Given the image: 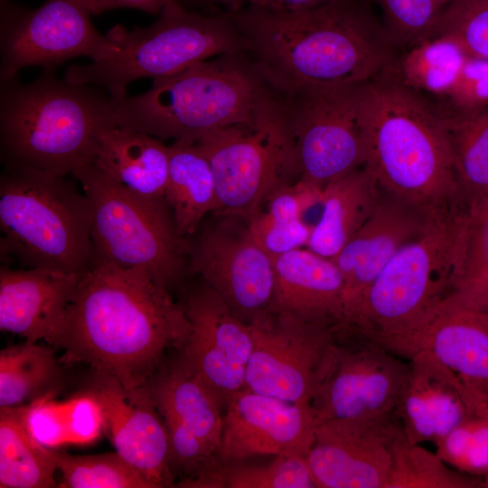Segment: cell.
Segmentation results:
<instances>
[{
	"label": "cell",
	"mask_w": 488,
	"mask_h": 488,
	"mask_svg": "<svg viewBox=\"0 0 488 488\" xmlns=\"http://www.w3.org/2000/svg\"><path fill=\"white\" fill-rule=\"evenodd\" d=\"M467 56L449 37L437 35L406 48L387 71L424 99L437 101L455 82Z\"/></svg>",
	"instance_id": "obj_30"
},
{
	"label": "cell",
	"mask_w": 488,
	"mask_h": 488,
	"mask_svg": "<svg viewBox=\"0 0 488 488\" xmlns=\"http://www.w3.org/2000/svg\"><path fill=\"white\" fill-rule=\"evenodd\" d=\"M482 481L447 466L436 454L409 441L402 428L392 443L387 488H475Z\"/></svg>",
	"instance_id": "obj_35"
},
{
	"label": "cell",
	"mask_w": 488,
	"mask_h": 488,
	"mask_svg": "<svg viewBox=\"0 0 488 488\" xmlns=\"http://www.w3.org/2000/svg\"><path fill=\"white\" fill-rule=\"evenodd\" d=\"M194 1L224 5L229 6L230 8V11L238 10L243 7V5H257V6L266 7L269 9H274V5H273L272 0H194Z\"/></svg>",
	"instance_id": "obj_46"
},
{
	"label": "cell",
	"mask_w": 488,
	"mask_h": 488,
	"mask_svg": "<svg viewBox=\"0 0 488 488\" xmlns=\"http://www.w3.org/2000/svg\"><path fill=\"white\" fill-rule=\"evenodd\" d=\"M192 332L183 306L145 271L94 258L82 274L53 347L127 389L146 386L167 351Z\"/></svg>",
	"instance_id": "obj_1"
},
{
	"label": "cell",
	"mask_w": 488,
	"mask_h": 488,
	"mask_svg": "<svg viewBox=\"0 0 488 488\" xmlns=\"http://www.w3.org/2000/svg\"><path fill=\"white\" fill-rule=\"evenodd\" d=\"M371 4L332 0L296 11L247 5L230 12L252 61L285 94L368 82L392 65L398 48Z\"/></svg>",
	"instance_id": "obj_2"
},
{
	"label": "cell",
	"mask_w": 488,
	"mask_h": 488,
	"mask_svg": "<svg viewBox=\"0 0 488 488\" xmlns=\"http://www.w3.org/2000/svg\"><path fill=\"white\" fill-rule=\"evenodd\" d=\"M107 34L116 52L99 61L71 65L64 80L98 84L114 99L125 98L127 87L137 79L169 77L213 56L248 49L231 12L202 14L185 9L179 0L165 5L146 28L129 31L116 25Z\"/></svg>",
	"instance_id": "obj_8"
},
{
	"label": "cell",
	"mask_w": 488,
	"mask_h": 488,
	"mask_svg": "<svg viewBox=\"0 0 488 488\" xmlns=\"http://www.w3.org/2000/svg\"><path fill=\"white\" fill-rule=\"evenodd\" d=\"M61 488H153L140 472L116 450L75 455L52 449Z\"/></svg>",
	"instance_id": "obj_36"
},
{
	"label": "cell",
	"mask_w": 488,
	"mask_h": 488,
	"mask_svg": "<svg viewBox=\"0 0 488 488\" xmlns=\"http://www.w3.org/2000/svg\"><path fill=\"white\" fill-rule=\"evenodd\" d=\"M445 301L488 314V195L467 204L458 275Z\"/></svg>",
	"instance_id": "obj_33"
},
{
	"label": "cell",
	"mask_w": 488,
	"mask_h": 488,
	"mask_svg": "<svg viewBox=\"0 0 488 488\" xmlns=\"http://www.w3.org/2000/svg\"><path fill=\"white\" fill-rule=\"evenodd\" d=\"M409 371L408 360L361 331L341 325L311 401L317 423L394 415Z\"/></svg>",
	"instance_id": "obj_12"
},
{
	"label": "cell",
	"mask_w": 488,
	"mask_h": 488,
	"mask_svg": "<svg viewBox=\"0 0 488 488\" xmlns=\"http://www.w3.org/2000/svg\"><path fill=\"white\" fill-rule=\"evenodd\" d=\"M482 479V487L488 488V474H486Z\"/></svg>",
	"instance_id": "obj_47"
},
{
	"label": "cell",
	"mask_w": 488,
	"mask_h": 488,
	"mask_svg": "<svg viewBox=\"0 0 488 488\" xmlns=\"http://www.w3.org/2000/svg\"><path fill=\"white\" fill-rule=\"evenodd\" d=\"M274 267L270 311L344 324V280L332 258L299 248L275 258Z\"/></svg>",
	"instance_id": "obj_25"
},
{
	"label": "cell",
	"mask_w": 488,
	"mask_h": 488,
	"mask_svg": "<svg viewBox=\"0 0 488 488\" xmlns=\"http://www.w3.org/2000/svg\"><path fill=\"white\" fill-rule=\"evenodd\" d=\"M368 82L281 93L300 179L324 188L364 165L362 111Z\"/></svg>",
	"instance_id": "obj_11"
},
{
	"label": "cell",
	"mask_w": 488,
	"mask_h": 488,
	"mask_svg": "<svg viewBox=\"0 0 488 488\" xmlns=\"http://www.w3.org/2000/svg\"><path fill=\"white\" fill-rule=\"evenodd\" d=\"M381 14L383 27L397 48L430 37L454 0H370Z\"/></svg>",
	"instance_id": "obj_37"
},
{
	"label": "cell",
	"mask_w": 488,
	"mask_h": 488,
	"mask_svg": "<svg viewBox=\"0 0 488 488\" xmlns=\"http://www.w3.org/2000/svg\"><path fill=\"white\" fill-rule=\"evenodd\" d=\"M190 266L244 323L250 324L270 311L274 259L248 226L220 224L204 230L191 250Z\"/></svg>",
	"instance_id": "obj_16"
},
{
	"label": "cell",
	"mask_w": 488,
	"mask_h": 488,
	"mask_svg": "<svg viewBox=\"0 0 488 488\" xmlns=\"http://www.w3.org/2000/svg\"><path fill=\"white\" fill-rule=\"evenodd\" d=\"M193 142L211 167L220 213L249 221L273 192L300 179L281 93L250 119Z\"/></svg>",
	"instance_id": "obj_9"
},
{
	"label": "cell",
	"mask_w": 488,
	"mask_h": 488,
	"mask_svg": "<svg viewBox=\"0 0 488 488\" xmlns=\"http://www.w3.org/2000/svg\"><path fill=\"white\" fill-rule=\"evenodd\" d=\"M90 393L104 416V432L115 450L151 483L173 486L165 426L148 386L127 389L114 378L96 373Z\"/></svg>",
	"instance_id": "obj_21"
},
{
	"label": "cell",
	"mask_w": 488,
	"mask_h": 488,
	"mask_svg": "<svg viewBox=\"0 0 488 488\" xmlns=\"http://www.w3.org/2000/svg\"><path fill=\"white\" fill-rule=\"evenodd\" d=\"M90 14H99L103 12L128 7L142 10L150 14L160 13L163 7L170 2L176 0H77ZM180 1V0H179Z\"/></svg>",
	"instance_id": "obj_44"
},
{
	"label": "cell",
	"mask_w": 488,
	"mask_h": 488,
	"mask_svg": "<svg viewBox=\"0 0 488 488\" xmlns=\"http://www.w3.org/2000/svg\"><path fill=\"white\" fill-rule=\"evenodd\" d=\"M72 174L89 201L94 258L142 269L165 288L175 283L189 249L165 199L135 194L89 162L79 165Z\"/></svg>",
	"instance_id": "obj_10"
},
{
	"label": "cell",
	"mask_w": 488,
	"mask_h": 488,
	"mask_svg": "<svg viewBox=\"0 0 488 488\" xmlns=\"http://www.w3.org/2000/svg\"><path fill=\"white\" fill-rule=\"evenodd\" d=\"M444 35L471 57L488 61V0H454L430 37Z\"/></svg>",
	"instance_id": "obj_39"
},
{
	"label": "cell",
	"mask_w": 488,
	"mask_h": 488,
	"mask_svg": "<svg viewBox=\"0 0 488 488\" xmlns=\"http://www.w3.org/2000/svg\"><path fill=\"white\" fill-rule=\"evenodd\" d=\"M164 199L183 238L194 233L208 212L217 211L218 196L212 170L194 142L175 140L169 146Z\"/></svg>",
	"instance_id": "obj_28"
},
{
	"label": "cell",
	"mask_w": 488,
	"mask_h": 488,
	"mask_svg": "<svg viewBox=\"0 0 488 488\" xmlns=\"http://www.w3.org/2000/svg\"><path fill=\"white\" fill-rule=\"evenodd\" d=\"M440 210L425 209L382 190L371 215L332 258L344 280V324L392 257Z\"/></svg>",
	"instance_id": "obj_22"
},
{
	"label": "cell",
	"mask_w": 488,
	"mask_h": 488,
	"mask_svg": "<svg viewBox=\"0 0 488 488\" xmlns=\"http://www.w3.org/2000/svg\"><path fill=\"white\" fill-rule=\"evenodd\" d=\"M382 189L362 166L326 184L323 209L307 249L333 258L369 219Z\"/></svg>",
	"instance_id": "obj_27"
},
{
	"label": "cell",
	"mask_w": 488,
	"mask_h": 488,
	"mask_svg": "<svg viewBox=\"0 0 488 488\" xmlns=\"http://www.w3.org/2000/svg\"><path fill=\"white\" fill-rule=\"evenodd\" d=\"M51 347L25 341L1 350L0 408L23 406L55 392L61 373Z\"/></svg>",
	"instance_id": "obj_31"
},
{
	"label": "cell",
	"mask_w": 488,
	"mask_h": 488,
	"mask_svg": "<svg viewBox=\"0 0 488 488\" xmlns=\"http://www.w3.org/2000/svg\"><path fill=\"white\" fill-rule=\"evenodd\" d=\"M249 230L258 243L275 258L306 246L312 230L301 221H280L260 211L249 221Z\"/></svg>",
	"instance_id": "obj_42"
},
{
	"label": "cell",
	"mask_w": 488,
	"mask_h": 488,
	"mask_svg": "<svg viewBox=\"0 0 488 488\" xmlns=\"http://www.w3.org/2000/svg\"><path fill=\"white\" fill-rule=\"evenodd\" d=\"M65 177L11 166L2 175V254L26 268L83 273L90 267L89 201Z\"/></svg>",
	"instance_id": "obj_7"
},
{
	"label": "cell",
	"mask_w": 488,
	"mask_h": 488,
	"mask_svg": "<svg viewBox=\"0 0 488 488\" xmlns=\"http://www.w3.org/2000/svg\"><path fill=\"white\" fill-rule=\"evenodd\" d=\"M68 444L96 441L104 432L101 406L89 391L63 401Z\"/></svg>",
	"instance_id": "obj_43"
},
{
	"label": "cell",
	"mask_w": 488,
	"mask_h": 488,
	"mask_svg": "<svg viewBox=\"0 0 488 488\" xmlns=\"http://www.w3.org/2000/svg\"><path fill=\"white\" fill-rule=\"evenodd\" d=\"M396 415L317 423L306 461L319 488H387Z\"/></svg>",
	"instance_id": "obj_18"
},
{
	"label": "cell",
	"mask_w": 488,
	"mask_h": 488,
	"mask_svg": "<svg viewBox=\"0 0 488 488\" xmlns=\"http://www.w3.org/2000/svg\"><path fill=\"white\" fill-rule=\"evenodd\" d=\"M442 118L462 198L488 195V108Z\"/></svg>",
	"instance_id": "obj_32"
},
{
	"label": "cell",
	"mask_w": 488,
	"mask_h": 488,
	"mask_svg": "<svg viewBox=\"0 0 488 488\" xmlns=\"http://www.w3.org/2000/svg\"><path fill=\"white\" fill-rule=\"evenodd\" d=\"M253 348L246 389L311 405L326 356L343 324L268 311L250 324Z\"/></svg>",
	"instance_id": "obj_13"
},
{
	"label": "cell",
	"mask_w": 488,
	"mask_h": 488,
	"mask_svg": "<svg viewBox=\"0 0 488 488\" xmlns=\"http://www.w3.org/2000/svg\"><path fill=\"white\" fill-rule=\"evenodd\" d=\"M363 167L389 193L427 210L465 202L453 170L442 116L388 71L363 99Z\"/></svg>",
	"instance_id": "obj_3"
},
{
	"label": "cell",
	"mask_w": 488,
	"mask_h": 488,
	"mask_svg": "<svg viewBox=\"0 0 488 488\" xmlns=\"http://www.w3.org/2000/svg\"><path fill=\"white\" fill-rule=\"evenodd\" d=\"M467 203L438 211L364 291L345 325L380 341L414 325L451 294L461 261Z\"/></svg>",
	"instance_id": "obj_6"
},
{
	"label": "cell",
	"mask_w": 488,
	"mask_h": 488,
	"mask_svg": "<svg viewBox=\"0 0 488 488\" xmlns=\"http://www.w3.org/2000/svg\"><path fill=\"white\" fill-rule=\"evenodd\" d=\"M52 449L28 432L19 407L0 408V487H58Z\"/></svg>",
	"instance_id": "obj_29"
},
{
	"label": "cell",
	"mask_w": 488,
	"mask_h": 488,
	"mask_svg": "<svg viewBox=\"0 0 488 488\" xmlns=\"http://www.w3.org/2000/svg\"><path fill=\"white\" fill-rule=\"evenodd\" d=\"M435 445L436 454L449 466L483 478L488 474V407L464 420Z\"/></svg>",
	"instance_id": "obj_38"
},
{
	"label": "cell",
	"mask_w": 488,
	"mask_h": 488,
	"mask_svg": "<svg viewBox=\"0 0 488 488\" xmlns=\"http://www.w3.org/2000/svg\"><path fill=\"white\" fill-rule=\"evenodd\" d=\"M332 0H272L274 10L296 11L315 7Z\"/></svg>",
	"instance_id": "obj_45"
},
{
	"label": "cell",
	"mask_w": 488,
	"mask_h": 488,
	"mask_svg": "<svg viewBox=\"0 0 488 488\" xmlns=\"http://www.w3.org/2000/svg\"><path fill=\"white\" fill-rule=\"evenodd\" d=\"M109 123L111 98L52 72L2 96L1 143L11 167L72 174L90 160L99 131Z\"/></svg>",
	"instance_id": "obj_5"
},
{
	"label": "cell",
	"mask_w": 488,
	"mask_h": 488,
	"mask_svg": "<svg viewBox=\"0 0 488 488\" xmlns=\"http://www.w3.org/2000/svg\"><path fill=\"white\" fill-rule=\"evenodd\" d=\"M436 102L434 107L441 116L488 108V61L467 56L451 88Z\"/></svg>",
	"instance_id": "obj_40"
},
{
	"label": "cell",
	"mask_w": 488,
	"mask_h": 488,
	"mask_svg": "<svg viewBox=\"0 0 488 488\" xmlns=\"http://www.w3.org/2000/svg\"><path fill=\"white\" fill-rule=\"evenodd\" d=\"M166 428L174 477L186 481L221 464L224 408L179 356L147 384Z\"/></svg>",
	"instance_id": "obj_14"
},
{
	"label": "cell",
	"mask_w": 488,
	"mask_h": 488,
	"mask_svg": "<svg viewBox=\"0 0 488 488\" xmlns=\"http://www.w3.org/2000/svg\"><path fill=\"white\" fill-rule=\"evenodd\" d=\"M408 360L423 352L488 401V314L443 301L405 332L379 341Z\"/></svg>",
	"instance_id": "obj_20"
},
{
	"label": "cell",
	"mask_w": 488,
	"mask_h": 488,
	"mask_svg": "<svg viewBox=\"0 0 488 488\" xmlns=\"http://www.w3.org/2000/svg\"><path fill=\"white\" fill-rule=\"evenodd\" d=\"M54 394L47 393L21 406L30 435L39 444L52 449L68 444L63 401L54 400Z\"/></svg>",
	"instance_id": "obj_41"
},
{
	"label": "cell",
	"mask_w": 488,
	"mask_h": 488,
	"mask_svg": "<svg viewBox=\"0 0 488 488\" xmlns=\"http://www.w3.org/2000/svg\"><path fill=\"white\" fill-rule=\"evenodd\" d=\"M395 415L407 438L436 444L469 417L488 407L456 375L429 355L416 352Z\"/></svg>",
	"instance_id": "obj_23"
},
{
	"label": "cell",
	"mask_w": 488,
	"mask_h": 488,
	"mask_svg": "<svg viewBox=\"0 0 488 488\" xmlns=\"http://www.w3.org/2000/svg\"><path fill=\"white\" fill-rule=\"evenodd\" d=\"M84 273V272H83ZM83 273L0 269V329L53 347Z\"/></svg>",
	"instance_id": "obj_24"
},
{
	"label": "cell",
	"mask_w": 488,
	"mask_h": 488,
	"mask_svg": "<svg viewBox=\"0 0 488 488\" xmlns=\"http://www.w3.org/2000/svg\"><path fill=\"white\" fill-rule=\"evenodd\" d=\"M89 162L135 194L164 199L169 146L161 139L109 123L99 131Z\"/></svg>",
	"instance_id": "obj_26"
},
{
	"label": "cell",
	"mask_w": 488,
	"mask_h": 488,
	"mask_svg": "<svg viewBox=\"0 0 488 488\" xmlns=\"http://www.w3.org/2000/svg\"><path fill=\"white\" fill-rule=\"evenodd\" d=\"M246 53L222 54L155 79L138 96L110 97L114 124L161 140L193 142L211 130L250 119L279 92Z\"/></svg>",
	"instance_id": "obj_4"
},
{
	"label": "cell",
	"mask_w": 488,
	"mask_h": 488,
	"mask_svg": "<svg viewBox=\"0 0 488 488\" xmlns=\"http://www.w3.org/2000/svg\"><path fill=\"white\" fill-rule=\"evenodd\" d=\"M183 306L192 332L178 356L225 409L230 398L246 388L251 326L236 317L207 285L190 294Z\"/></svg>",
	"instance_id": "obj_17"
},
{
	"label": "cell",
	"mask_w": 488,
	"mask_h": 488,
	"mask_svg": "<svg viewBox=\"0 0 488 488\" xmlns=\"http://www.w3.org/2000/svg\"><path fill=\"white\" fill-rule=\"evenodd\" d=\"M184 488H314L305 456L277 455L266 465L221 463L206 474L178 483Z\"/></svg>",
	"instance_id": "obj_34"
},
{
	"label": "cell",
	"mask_w": 488,
	"mask_h": 488,
	"mask_svg": "<svg viewBox=\"0 0 488 488\" xmlns=\"http://www.w3.org/2000/svg\"><path fill=\"white\" fill-rule=\"evenodd\" d=\"M90 15L77 0H47L12 17L2 33V80H12L28 66L51 67L78 56L108 58L117 50L114 40L95 29Z\"/></svg>",
	"instance_id": "obj_15"
},
{
	"label": "cell",
	"mask_w": 488,
	"mask_h": 488,
	"mask_svg": "<svg viewBox=\"0 0 488 488\" xmlns=\"http://www.w3.org/2000/svg\"><path fill=\"white\" fill-rule=\"evenodd\" d=\"M317 421L311 405H300L249 389L235 393L223 414L222 463L254 455L305 456Z\"/></svg>",
	"instance_id": "obj_19"
}]
</instances>
